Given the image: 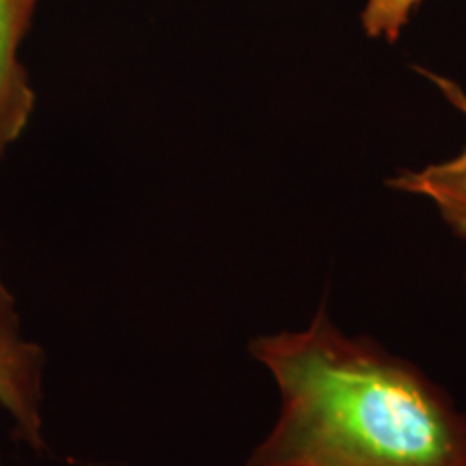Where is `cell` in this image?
I'll return each instance as SVG.
<instances>
[{"instance_id": "7a4b0ae2", "label": "cell", "mask_w": 466, "mask_h": 466, "mask_svg": "<svg viewBox=\"0 0 466 466\" xmlns=\"http://www.w3.org/2000/svg\"><path fill=\"white\" fill-rule=\"evenodd\" d=\"M44 352L22 339L15 300L0 277V406L15 423V436L39 450L42 436Z\"/></svg>"}, {"instance_id": "5b68a950", "label": "cell", "mask_w": 466, "mask_h": 466, "mask_svg": "<svg viewBox=\"0 0 466 466\" xmlns=\"http://www.w3.org/2000/svg\"><path fill=\"white\" fill-rule=\"evenodd\" d=\"M421 3L423 0H367L360 14L365 35L371 39H384L389 44L398 42L404 26Z\"/></svg>"}, {"instance_id": "3957f363", "label": "cell", "mask_w": 466, "mask_h": 466, "mask_svg": "<svg viewBox=\"0 0 466 466\" xmlns=\"http://www.w3.org/2000/svg\"><path fill=\"white\" fill-rule=\"evenodd\" d=\"M39 5L42 0H0V160L26 130L37 100L20 48Z\"/></svg>"}, {"instance_id": "277c9868", "label": "cell", "mask_w": 466, "mask_h": 466, "mask_svg": "<svg viewBox=\"0 0 466 466\" xmlns=\"http://www.w3.org/2000/svg\"><path fill=\"white\" fill-rule=\"evenodd\" d=\"M421 74L432 80L447 102L466 116V93L453 80L423 69ZM387 184L404 195L421 197L434 203L445 225L466 242V147L451 160L434 162L417 171H401Z\"/></svg>"}, {"instance_id": "6da1fadb", "label": "cell", "mask_w": 466, "mask_h": 466, "mask_svg": "<svg viewBox=\"0 0 466 466\" xmlns=\"http://www.w3.org/2000/svg\"><path fill=\"white\" fill-rule=\"evenodd\" d=\"M250 354L281 406L247 466H466V412L421 367L319 307L302 330L264 335Z\"/></svg>"}]
</instances>
